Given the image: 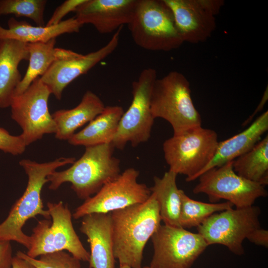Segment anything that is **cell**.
I'll return each mask as SVG.
<instances>
[{"mask_svg":"<svg viewBox=\"0 0 268 268\" xmlns=\"http://www.w3.org/2000/svg\"><path fill=\"white\" fill-rule=\"evenodd\" d=\"M113 254L120 266L142 268L144 248L161 225L159 208L151 193L144 202L111 212Z\"/></svg>","mask_w":268,"mask_h":268,"instance_id":"6da1fadb","label":"cell"},{"mask_svg":"<svg viewBox=\"0 0 268 268\" xmlns=\"http://www.w3.org/2000/svg\"><path fill=\"white\" fill-rule=\"evenodd\" d=\"M74 157H60L44 163L22 159L19 165L28 176L26 188L11 207L5 219L0 224V241H15L28 250L31 244L30 236L25 234L23 227L30 219L38 215L51 219L47 210L44 209L41 192L47 182V177L59 167L72 164Z\"/></svg>","mask_w":268,"mask_h":268,"instance_id":"7a4b0ae2","label":"cell"},{"mask_svg":"<svg viewBox=\"0 0 268 268\" xmlns=\"http://www.w3.org/2000/svg\"><path fill=\"white\" fill-rule=\"evenodd\" d=\"M114 148L111 143L85 147L82 156L69 168L48 176L49 189L56 190L68 182L78 198L85 200L94 195L121 174L120 161L113 155Z\"/></svg>","mask_w":268,"mask_h":268,"instance_id":"3957f363","label":"cell"},{"mask_svg":"<svg viewBox=\"0 0 268 268\" xmlns=\"http://www.w3.org/2000/svg\"><path fill=\"white\" fill-rule=\"evenodd\" d=\"M150 108L153 117L162 118L170 123L173 135L201 126V116L191 96L190 84L182 73L172 71L153 84Z\"/></svg>","mask_w":268,"mask_h":268,"instance_id":"277c9868","label":"cell"},{"mask_svg":"<svg viewBox=\"0 0 268 268\" xmlns=\"http://www.w3.org/2000/svg\"><path fill=\"white\" fill-rule=\"evenodd\" d=\"M136 45L151 51H170L184 43L164 0H137L128 24Z\"/></svg>","mask_w":268,"mask_h":268,"instance_id":"5b68a950","label":"cell"},{"mask_svg":"<svg viewBox=\"0 0 268 268\" xmlns=\"http://www.w3.org/2000/svg\"><path fill=\"white\" fill-rule=\"evenodd\" d=\"M51 219L38 221L30 236L31 244L26 255L32 258L59 251H67L72 256L88 262L90 254L84 247L72 223V214L63 201L48 202Z\"/></svg>","mask_w":268,"mask_h":268,"instance_id":"8992f818","label":"cell"},{"mask_svg":"<svg viewBox=\"0 0 268 268\" xmlns=\"http://www.w3.org/2000/svg\"><path fill=\"white\" fill-rule=\"evenodd\" d=\"M218 142L217 133L201 126L173 135L163 144L169 170L186 176L187 182L196 180L213 158Z\"/></svg>","mask_w":268,"mask_h":268,"instance_id":"52a82bcc","label":"cell"},{"mask_svg":"<svg viewBox=\"0 0 268 268\" xmlns=\"http://www.w3.org/2000/svg\"><path fill=\"white\" fill-rule=\"evenodd\" d=\"M156 71L152 68L142 70L138 79L132 83L133 100L124 113L111 144L123 150L130 142L133 147L148 141L154 118L150 108V99Z\"/></svg>","mask_w":268,"mask_h":268,"instance_id":"ba28073f","label":"cell"},{"mask_svg":"<svg viewBox=\"0 0 268 268\" xmlns=\"http://www.w3.org/2000/svg\"><path fill=\"white\" fill-rule=\"evenodd\" d=\"M261 209L252 205L216 212L197 227L208 245L220 244L237 255L244 253L243 242L253 230L261 227Z\"/></svg>","mask_w":268,"mask_h":268,"instance_id":"9c48e42d","label":"cell"},{"mask_svg":"<svg viewBox=\"0 0 268 268\" xmlns=\"http://www.w3.org/2000/svg\"><path fill=\"white\" fill-rule=\"evenodd\" d=\"M232 164L229 161L204 172L193 193L206 194L212 203L225 200L236 208L252 206L257 199L268 196L265 186L237 174Z\"/></svg>","mask_w":268,"mask_h":268,"instance_id":"30bf717a","label":"cell"},{"mask_svg":"<svg viewBox=\"0 0 268 268\" xmlns=\"http://www.w3.org/2000/svg\"><path fill=\"white\" fill-rule=\"evenodd\" d=\"M151 239V268H191L208 246L199 233L165 224H161Z\"/></svg>","mask_w":268,"mask_h":268,"instance_id":"8fae6325","label":"cell"},{"mask_svg":"<svg viewBox=\"0 0 268 268\" xmlns=\"http://www.w3.org/2000/svg\"><path fill=\"white\" fill-rule=\"evenodd\" d=\"M51 94L39 77L25 91L14 96L12 100L11 117L22 129L20 135L27 146L45 134L56 132V125L48 106Z\"/></svg>","mask_w":268,"mask_h":268,"instance_id":"7c38bea8","label":"cell"},{"mask_svg":"<svg viewBox=\"0 0 268 268\" xmlns=\"http://www.w3.org/2000/svg\"><path fill=\"white\" fill-rule=\"evenodd\" d=\"M138 170L129 168L106 184L93 196L84 200L72 214L78 219L93 213H110L132 205L141 203L150 196V188L138 183Z\"/></svg>","mask_w":268,"mask_h":268,"instance_id":"4fadbf2b","label":"cell"},{"mask_svg":"<svg viewBox=\"0 0 268 268\" xmlns=\"http://www.w3.org/2000/svg\"><path fill=\"white\" fill-rule=\"evenodd\" d=\"M122 27L115 31L109 41L98 50L82 55L59 48L58 57L41 77L51 94L61 100L64 89L80 75L87 73L112 54L118 46Z\"/></svg>","mask_w":268,"mask_h":268,"instance_id":"5bb4252c","label":"cell"},{"mask_svg":"<svg viewBox=\"0 0 268 268\" xmlns=\"http://www.w3.org/2000/svg\"><path fill=\"white\" fill-rule=\"evenodd\" d=\"M171 9L184 42L198 43L210 37L216 28V16L222 0H164Z\"/></svg>","mask_w":268,"mask_h":268,"instance_id":"9a60e30c","label":"cell"},{"mask_svg":"<svg viewBox=\"0 0 268 268\" xmlns=\"http://www.w3.org/2000/svg\"><path fill=\"white\" fill-rule=\"evenodd\" d=\"M137 0H84L75 10L81 25L90 24L101 34L117 31L128 24L133 16Z\"/></svg>","mask_w":268,"mask_h":268,"instance_id":"2e32d148","label":"cell"},{"mask_svg":"<svg viewBox=\"0 0 268 268\" xmlns=\"http://www.w3.org/2000/svg\"><path fill=\"white\" fill-rule=\"evenodd\" d=\"M80 231L87 238L89 268H115L111 214L93 213L82 217Z\"/></svg>","mask_w":268,"mask_h":268,"instance_id":"e0dca14e","label":"cell"},{"mask_svg":"<svg viewBox=\"0 0 268 268\" xmlns=\"http://www.w3.org/2000/svg\"><path fill=\"white\" fill-rule=\"evenodd\" d=\"M27 43L11 39H0V108L10 107L22 77L18 66L28 60Z\"/></svg>","mask_w":268,"mask_h":268,"instance_id":"ac0fdd59","label":"cell"},{"mask_svg":"<svg viewBox=\"0 0 268 268\" xmlns=\"http://www.w3.org/2000/svg\"><path fill=\"white\" fill-rule=\"evenodd\" d=\"M268 130V111H267L243 131L219 141L213 158L201 172L199 177L209 169L233 161L248 152L261 140Z\"/></svg>","mask_w":268,"mask_h":268,"instance_id":"d6986e66","label":"cell"},{"mask_svg":"<svg viewBox=\"0 0 268 268\" xmlns=\"http://www.w3.org/2000/svg\"><path fill=\"white\" fill-rule=\"evenodd\" d=\"M105 107L104 103L96 94L87 90L75 107L59 110L52 114L57 128L56 138L68 140L77 129L91 122Z\"/></svg>","mask_w":268,"mask_h":268,"instance_id":"ffe728a7","label":"cell"},{"mask_svg":"<svg viewBox=\"0 0 268 268\" xmlns=\"http://www.w3.org/2000/svg\"><path fill=\"white\" fill-rule=\"evenodd\" d=\"M8 28L0 25V39H11L26 43L46 42L66 33H77L82 26L75 17L50 26H33L25 21L11 17Z\"/></svg>","mask_w":268,"mask_h":268,"instance_id":"44dd1931","label":"cell"},{"mask_svg":"<svg viewBox=\"0 0 268 268\" xmlns=\"http://www.w3.org/2000/svg\"><path fill=\"white\" fill-rule=\"evenodd\" d=\"M124 113L118 105L105 106L103 111L68 140L72 145L85 147L111 143Z\"/></svg>","mask_w":268,"mask_h":268,"instance_id":"7402d4cb","label":"cell"},{"mask_svg":"<svg viewBox=\"0 0 268 268\" xmlns=\"http://www.w3.org/2000/svg\"><path fill=\"white\" fill-rule=\"evenodd\" d=\"M177 176L169 170L161 178L155 176L153 186L150 189L157 201L161 221L167 225L180 227L181 198L176 184Z\"/></svg>","mask_w":268,"mask_h":268,"instance_id":"603a6c76","label":"cell"},{"mask_svg":"<svg viewBox=\"0 0 268 268\" xmlns=\"http://www.w3.org/2000/svg\"><path fill=\"white\" fill-rule=\"evenodd\" d=\"M233 169L240 176L264 186L268 184V135L250 150L233 161Z\"/></svg>","mask_w":268,"mask_h":268,"instance_id":"cb8c5ba5","label":"cell"},{"mask_svg":"<svg viewBox=\"0 0 268 268\" xmlns=\"http://www.w3.org/2000/svg\"><path fill=\"white\" fill-rule=\"evenodd\" d=\"M56 38L46 42L27 43L29 65L23 77L17 87L14 96L25 91L37 78L42 76L58 57L59 48H55Z\"/></svg>","mask_w":268,"mask_h":268,"instance_id":"d4e9b609","label":"cell"},{"mask_svg":"<svg viewBox=\"0 0 268 268\" xmlns=\"http://www.w3.org/2000/svg\"><path fill=\"white\" fill-rule=\"evenodd\" d=\"M181 207L179 224L181 227H198L213 214L233 208L229 201L206 203L192 199L180 189Z\"/></svg>","mask_w":268,"mask_h":268,"instance_id":"484cf974","label":"cell"},{"mask_svg":"<svg viewBox=\"0 0 268 268\" xmlns=\"http://www.w3.org/2000/svg\"><path fill=\"white\" fill-rule=\"evenodd\" d=\"M46 0H0V16L13 14L26 17L39 26H45L44 13Z\"/></svg>","mask_w":268,"mask_h":268,"instance_id":"4316f807","label":"cell"},{"mask_svg":"<svg viewBox=\"0 0 268 268\" xmlns=\"http://www.w3.org/2000/svg\"><path fill=\"white\" fill-rule=\"evenodd\" d=\"M15 255L37 268H81V261L65 251L43 255L38 259L31 258L20 251Z\"/></svg>","mask_w":268,"mask_h":268,"instance_id":"83f0119b","label":"cell"},{"mask_svg":"<svg viewBox=\"0 0 268 268\" xmlns=\"http://www.w3.org/2000/svg\"><path fill=\"white\" fill-rule=\"evenodd\" d=\"M27 145L21 136L10 134L5 129L0 127V150L13 155L22 154Z\"/></svg>","mask_w":268,"mask_h":268,"instance_id":"f1b7e54d","label":"cell"},{"mask_svg":"<svg viewBox=\"0 0 268 268\" xmlns=\"http://www.w3.org/2000/svg\"><path fill=\"white\" fill-rule=\"evenodd\" d=\"M84 0H66L58 6L46 24V26L56 25L61 22L63 18L68 13L75 11Z\"/></svg>","mask_w":268,"mask_h":268,"instance_id":"f546056e","label":"cell"},{"mask_svg":"<svg viewBox=\"0 0 268 268\" xmlns=\"http://www.w3.org/2000/svg\"><path fill=\"white\" fill-rule=\"evenodd\" d=\"M13 257L10 242L0 241V268H12Z\"/></svg>","mask_w":268,"mask_h":268,"instance_id":"4dcf8cb0","label":"cell"},{"mask_svg":"<svg viewBox=\"0 0 268 268\" xmlns=\"http://www.w3.org/2000/svg\"><path fill=\"white\" fill-rule=\"evenodd\" d=\"M246 238L257 245L268 247V231L266 229L258 228L251 232Z\"/></svg>","mask_w":268,"mask_h":268,"instance_id":"1f68e13d","label":"cell"},{"mask_svg":"<svg viewBox=\"0 0 268 268\" xmlns=\"http://www.w3.org/2000/svg\"><path fill=\"white\" fill-rule=\"evenodd\" d=\"M12 268H37L26 260L16 255L13 257Z\"/></svg>","mask_w":268,"mask_h":268,"instance_id":"d6a6232c","label":"cell"},{"mask_svg":"<svg viewBox=\"0 0 268 268\" xmlns=\"http://www.w3.org/2000/svg\"><path fill=\"white\" fill-rule=\"evenodd\" d=\"M268 89L267 88V90L265 91L263 95L262 100L261 101L259 106L256 109L255 112L252 114V115L250 117H249L246 121H245L243 125H247V124H248L250 122V121H251V120L252 119L253 117L255 115V114H256L257 112H259L263 109L264 106L265 105V103L267 102V101L268 100Z\"/></svg>","mask_w":268,"mask_h":268,"instance_id":"836d02e7","label":"cell"},{"mask_svg":"<svg viewBox=\"0 0 268 268\" xmlns=\"http://www.w3.org/2000/svg\"><path fill=\"white\" fill-rule=\"evenodd\" d=\"M119 268H131L127 266H120Z\"/></svg>","mask_w":268,"mask_h":268,"instance_id":"e575fe53","label":"cell"},{"mask_svg":"<svg viewBox=\"0 0 268 268\" xmlns=\"http://www.w3.org/2000/svg\"><path fill=\"white\" fill-rule=\"evenodd\" d=\"M151 268L149 266H148H148H146V267H143V268Z\"/></svg>","mask_w":268,"mask_h":268,"instance_id":"d590c367","label":"cell"}]
</instances>
